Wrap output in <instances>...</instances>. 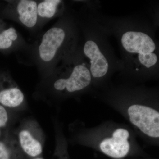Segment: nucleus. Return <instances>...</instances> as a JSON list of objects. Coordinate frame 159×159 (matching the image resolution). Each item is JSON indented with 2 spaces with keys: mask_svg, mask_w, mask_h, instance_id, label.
I'll return each instance as SVG.
<instances>
[{
  "mask_svg": "<svg viewBox=\"0 0 159 159\" xmlns=\"http://www.w3.org/2000/svg\"><path fill=\"white\" fill-rule=\"evenodd\" d=\"M73 140L113 159H128L146 156L137 141V136L127 124L112 120L92 127L77 125Z\"/></svg>",
  "mask_w": 159,
  "mask_h": 159,
  "instance_id": "nucleus-1",
  "label": "nucleus"
},
{
  "mask_svg": "<svg viewBox=\"0 0 159 159\" xmlns=\"http://www.w3.org/2000/svg\"><path fill=\"white\" fill-rule=\"evenodd\" d=\"M157 97L145 93L114 94L104 101L128 122L145 144L158 147L159 103Z\"/></svg>",
  "mask_w": 159,
  "mask_h": 159,
  "instance_id": "nucleus-2",
  "label": "nucleus"
},
{
  "mask_svg": "<svg viewBox=\"0 0 159 159\" xmlns=\"http://www.w3.org/2000/svg\"><path fill=\"white\" fill-rule=\"evenodd\" d=\"M92 78L89 70L83 64L74 66L68 76L59 77L53 83L56 92L70 96L85 90L91 85Z\"/></svg>",
  "mask_w": 159,
  "mask_h": 159,
  "instance_id": "nucleus-3",
  "label": "nucleus"
},
{
  "mask_svg": "<svg viewBox=\"0 0 159 159\" xmlns=\"http://www.w3.org/2000/svg\"><path fill=\"white\" fill-rule=\"evenodd\" d=\"M40 129L35 123L29 122L17 131L16 140L26 158L32 159L41 157L43 149V140Z\"/></svg>",
  "mask_w": 159,
  "mask_h": 159,
  "instance_id": "nucleus-4",
  "label": "nucleus"
},
{
  "mask_svg": "<svg viewBox=\"0 0 159 159\" xmlns=\"http://www.w3.org/2000/svg\"><path fill=\"white\" fill-rule=\"evenodd\" d=\"M66 39V31L61 27L55 26L48 29L43 35L38 48L40 60L45 64L54 62Z\"/></svg>",
  "mask_w": 159,
  "mask_h": 159,
  "instance_id": "nucleus-5",
  "label": "nucleus"
},
{
  "mask_svg": "<svg viewBox=\"0 0 159 159\" xmlns=\"http://www.w3.org/2000/svg\"><path fill=\"white\" fill-rule=\"evenodd\" d=\"M121 43L124 49L131 54L145 56L154 53L156 47L152 39L143 32L128 31L121 38Z\"/></svg>",
  "mask_w": 159,
  "mask_h": 159,
  "instance_id": "nucleus-6",
  "label": "nucleus"
},
{
  "mask_svg": "<svg viewBox=\"0 0 159 159\" xmlns=\"http://www.w3.org/2000/svg\"><path fill=\"white\" fill-rule=\"evenodd\" d=\"M84 55L90 60V72L96 80L105 77L108 71V61L95 42L87 41L84 47Z\"/></svg>",
  "mask_w": 159,
  "mask_h": 159,
  "instance_id": "nucleus-7",
  "label": "nucleus"
},
{
  "mask_svg": "<svg viewBox=\"0 0 159 159\" xmlns=\"http://www.w3.org/2000/svg\"><path fill=\"white\" fill-rule=\"evenodd\" d=\"M16 12L19 21L23 26L34 28L38 20L37 2L33 0H20L16 5Z\"/></svg>",
  "mask_w": 159,
  "mask_h": 159,
  "instance_id": "nucleus-8",
  "label": "nucleus"
},
{
  "mask_svg": "<svg viewBox=\"0 0 159 159\" xmlns=\"http://www.w3.org/2000/svg\"><path fill=\"white\" fill-rule=\"evenodd\" d=\"M25 102L24 93L16 84L0 91V105L4 107L19 108Z\"/></svg>",
  "mask_w": 159,
  "mask_h": 159,
  "instance_id": "nucleus-9",
  "label": "nucleus"
},
{
  "mask_svg": "<svg viewBox=\"0 0 159 159\" xmlns=\"http://www.w3.org/2000/svg\"><path fill=\"white\" fill-rule=\"evenodd\" d=\"M61 2L59 0H44L37 2L38 20H50L54 18Z\"/></svg>",
  "mask_w": 159,
  "mask_h": 159,
  "instance_id": "nucleus-10",
  "label": "nucleus"
},
{
  "mask_svg": "<svg viewBox=\"0 0 159 159\" xmlns=\"http://www.w3.org/2000/svg\"><path fill=\"white\" fill-rule=\"evenodd\" d=\"M0 159H27L17 145L16 140L8 145L0 141Z\"/></svg>",
  "mask_w": 159,
  "mask_h": 159,
  "instance_id": "nucleus-11",
  "label": "nucleus"
},
{
  "mask_svg": "<svg viewBox=\"0 0 159 159\" xmlns=\"http://www.w3.org/2000/svg\"><path fill=\"white\" fill-rule=\"evenodd\" d=\"M18 39L16 29L13 27L7 28L0 32V50L11 48Z\"/></svg>",
  "mask_w": 159,
  "mask_h": 159,
  "instance_id": "nucleus-12",
  "label": "nucleus"
},
{
  "mask_svg": "<svg viewBox=\"0 0 159 159\" xmlns=\"http://www.w3.org/2000/svg\"><path fill=\"white\" fill-rule=\"evenodd\" d=\"M57 145L54 159H70L68 151V143L61 130L57 133Z\"/></svg>",
  "mask_w": 159,
  "mask_h": 159,
  "instance_id": "nucleus-13",
  "label": "nucleus"
},
{
  "mask_svg": "<svg viewBox=\"0 0 159 159\" xmlns=\"http://www.w3.org/2000/svg\"><path fill=\"white\" fill-rule=\"evenodd\" d=\"M9 121V116L5 107L0 105V135L1 129L7 125Z\"/></svg>",
  "mask_w": 159,
  "mask_h": 159,
  "instance_id": "nucleus-14",
  "label": "nucleus"
},
{
  "mask_svg": "<svg viewBox=\"0 0 159 159\" xmlns=\"http://www.w3.org/2000/svg\"><path fill=\"white\" fill-rule=\"evenodd\" d=\"M44 159L42 157H36V158H33V159Z\"/></svg>",
  "mask_w": 159,
  "mask_h": 159,
  "instance_id": "nucleus-15",
  "label": "nucleus"
},
{
  "mask_svg": "<svg viewBox=\"0 0 159 159\" xmlns=\"http://www.w3.org/2000/svg\"></svg>",
  "mask_w": 159,
  "mask_h": 159,
  "instance_id": "nucleus-16",
  "label": "nucleus"
}]
</instances>
